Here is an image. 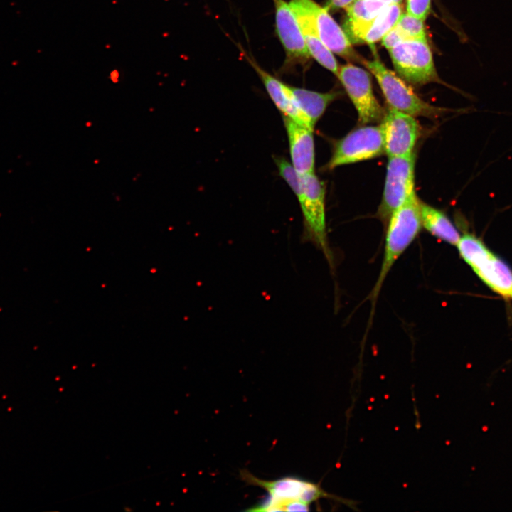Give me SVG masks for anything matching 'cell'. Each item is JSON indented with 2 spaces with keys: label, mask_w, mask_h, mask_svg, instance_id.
<instances>
[{
  "label": "cell",
  "mask_w": 512,
  "mask_h": 512,
  "mask_svg": "<svg viewBox=\"0 0 512 512\" xmlns=\"http://www.w3.org/2000/svg\"><path fill=\"white\" fill-rule=\"evenodd\" d=\"M388 5L370 0H355L347 6L344 31L350 41L362 43V38L375 17Z\"/></svg>",
  "instance_id": "obj_16"
},
{
  "label": "cell",
  "mask_w": 512,
  "mask_h": 512,
  "mask_svg": "<svg viewBox=\"0 0 512 512\" xmlns=\"http://www.w3.org/2000/svg\"><path fill=\"white\" fill-rule=\"evenodd\" d=\"M420 201L415 191L390 215L379 275L370 299L373 303L390 270L418 235L421 228Z\"/></svg>",
  "instance_id": "obj_3"
},
{
  "label": "cell",
  "mask_w": 512,
  "mask_h": 512,
  "mask_svg": "<svg viewBox=\"0 0 512 512\" xmlns=\"http://www.w3.org/2000/svg\"><path fill=\"white\" fill-rule=\"evenodd\" d=\"M383 153L381 126L361 127L336 142L326 168L332 170L339 166L370 159Z\"/></svg>",
  "instance_id": "obj_7"
},
{
  "label": "cell",
  "mask_w": 512,
  "mask_h": 512,
  "mask_svg": "<svg viewBox=\"0 0 512 512\" xmlns=\"http://www.w3.org/2000/svg\"><path fill=\"white\" fill-rule=\"evenodd\" d=\"M311 18L319 39L332 52L348 61L363 63L354 50L344 30L331 17L325 6L309 0Z\"/></svg>",
  "instance_id": "obj_12"
},
{
  "label": "cell",
  "mask_w": 512,
  "mask_h": 512,
  "mask_svg": "<svg viewBox=\"0 0 512 512\" xmlns=\"http://www.w3.org/2000/svg\"><path fill=\"white\" fill-rule=\"evenodd\" d=\"M289 87L297 106L314 127L329 105L339 95L338 92L324 93L290 85Z\"/></svg>",
  "instance_id": "obj_17"
},
{
  "label": "cell",
  "mask_w": 512,
  "mask_h": 512,
  "mask_svg": "<svg viewBox=\"0 0 512 512\" xmlns=\"http://www.w3.org/2000/svg\"><path fill=\"white\" fill-rule=\"evenodd\" d=\"M274 159L280 176L294 191L299 201L303 217L302 240L313 243L332 265L333 256L326 234L324 183L314 172L299 174L292 164L283 157H274Z\"/></svg>",
  "instance_id": "obj_1"
},
{
  "label": "cell",
  "mask_w": 512,
  "mask_h": 512,
  "mask_svg": "<svg viewBox=\"0 0 512 512\" xmlns=\"http://www.w3.org/2000/svg\"><path fill=\"white\" fill-rule=\"evenodd\" d=\"M336 77L353 104L360 123L368 124L383 119L384 110L373 94L371 78L366 70L346 63L339 65Z\"/></svg>",
  "instance_id": "obj_8"
},
{
  "label": "cell",
  "mask_w": 512,
  "mask_h": 512,
  "mask_svg": "<svg viewBox=\"0 0 512 512\" xmlns=\"http://www.w3.org/2000/svg\"><path fill=\"white\" fill-rule=\"evenodd\" d=\"M287 134L292 165L300 175L314 172L315 151L313 129L283 117Z\"/></svg>",
  "instance_id": "obj_13"
},
{
  "label": "cell",
  "mask_w": 512,
  "mask_h": 512,
  "mask_svg": "<svg viewBox=\"0 0 512 512\" xmlns=\"http://www.w3.org/2000/svg\"><path fill=\"white\" fill-rule=\"evenodd\" d=\"M373 1H378L383 3L386 5L393 4H401L402 0H370Z\"/></svg>",
  "instance_id": "obj_23"
},
{
  "label": "cell",
  "mask_w": 512,
  "mask_h": 512,
  "mask_svg": "<svg viewBox=\"0 0 512 512\" xmlns=\"http://www.w3.org/2000/svg\"><path fill=\"white\" fill-rule=\"evenodd\" d=\"M250 65L260 78L269 96L284 117L314 129L309 119L297 106L288 85L263 70L255 62L248 59Z\"/></svg>",
  "instance_id": "obj_15"
},
{
  "label": "cell",
  "mask_w": 512,
  "mask_h": 512,
  "mask_svg": "<svg viewBox=\"0 0 512 512\" xmlns=\"http://www.w3.org/2000/svg\"><path fill=\"white\" fill-rule=\"evenodd\" d=\"M457 247L462 259L491 290L512 299V270L475 235L464 234Z\"/></svg>",
  "instance_id": "obj_4"
},
{
  "label": "cell",
  "mask_w": 512,
  "mask_h": 512,
  "mask_svg": "<svg viewBox=\"0 0 512 512\" xmlns=\"http://www.w3.org/2000/svg\"><path fill=\"white\" fill-rule=\"evenodd\" d=\"M275 13L276 32L286 55L289 65L304 64L311 57L304 36L289 2L273 0Z\"/></svg>",
  "instance_id": "obj_11"
},
{
  "label": "cell",
  "mask_w": 512,
  "mask_h": 512,
  "mask_svg": "<svg viewBox=\"0 0 512 512\" xmlns=\"http://www.w3.org/2000/svg\"><path fill=\"white\" fill-rule=\"evenodd\" d=\"M362 64L375 76L389 107L413 117H435L439 109L422 100L400 77L378 58Z\"/></svg>",
  "instance_id": "obj_5"
},
{
  "label": "cell",
  "mask_w": 512,
  "mask_h": 512,
  "mask_svg": "<svg viewBox=\"0 0 512 512\" xmlns=\"http://www.w3.org/2000/svg\"><path fill=\"white\" fill-rule=\"evenodd\" d=\"M289 4L299 23L310 56L337 75L340 65L316 32L309 13V0H290Z\"/></svg>",
  "instance_id": "obj_14"
},
{
  "label": "cell",
  "mask_w": 512,
  "mask_h": 512,
  "mask_svg": "<svg viewBox=\"0 0 512 512\" xmlns=\"http://www.w3.org/2000/svg\"><path fill=\"white\" fill-rule=\"evenodd\" d=\"M422 226L436 238L457 245L460 235L449 220L441 210L420 201Z\"/></svg>",
  "instance_id": "obj_18"
},
{
  "label": "cell",
  "mask_w": 512,
  "mask_h": 512,
  "mask_svg": "<svg viewBox=\"0 0 512 512\" xmlns=\"http://www.w3.org/2000/svg\"><path fill=\"white\" fill-rule=\"evenodd\" d=\"M355 0H327L325 4L326 9L329 11L346 9Z\"/></svg>",
  "instance_id": "obj_22"
},
{
  "label": "cell",
  "mask_w": 512,
  "mask_h": 512,
  "mask_svg": "<svg viewBox=\"0 0 512 512\" xmlns=\"http://www.w3.org/2000/svg\"><path fill=\"white\" fill-rule=\"evenodd\" d=\"M414 152L405 156L388 157L382 201L378 215L383 220H389L392 213L415 192Z\"/></svg>",
  "instance_id": "obj_9"
},
{
  "label": "cell",
  "mask_w": 512,
  "mask_h": 512,
  "mask_svg": "<svg viewBox=\"0 0 512 512\" xmlns=\"http://www.w3.org/2000/svg\"><path fill=\"white\" fill-rule=\"evenodd\" d=\"M397 73L413 85L437 82L432 53L427 40H406L388 49Z\"/></svg>",
  "instance_id": "obj_6"
},
{
  "label": "cell",
  "mask_w": 512,
  "mask_h": 512,
  "mask_svg": "<svg viewBox=\"0 0 512 512\" xmlns=\"http://www.w3.org/2000/svg\"><path fill=\"white\" fill-rule=\"evenodd\" d=\"M240 478L247 484L265 489L268 497L249 508L251 511H306L310 505L321 498H331L345 503L352 508L353 501L326 492L319 484L302 479L286 476L272 481L260 479L246 469L240 472Z\"/></svg>",
  "instance_id": "obj_2"
},
{
  "label": "cell",
  "mask_w": 512,
  "mask_h": 512,
  "mask_svg": "<svg viewBox=\"0 0 512 512\" xmlns=\"http://www.w3.org/2000/svg\"><path fill=\"white\" fill-rule=\"evenodd\" d=\"M431 7V0H406L407 12L410 15L425 21Z\"/></svg>",
  "instance_id": "obj_21"
},
{
  "label": "cell",
  "mask_w": 512,
  "mask_h": 512,
  "mask_svg": "<svg viewBox=\"0 0 512 512\" xmlns=\"http://www.w3.org/2000/svg\"><path fill=\"white\" fill-rule=\"evenodd\" d=\"M385 153L388 157L405 156L413 153L420 135L414 117L389 107L380 124Z\"/></svg>",
  "instance_id": "obj_10"
},
{
  "label": "cell",
  "mask_w": 512,
  "mask_h": 512,
  "mask_svg": "<svg viewBox=\"0 0 512 512\" xmlns=\"http://www.w3.org/2000/svg\"><path fill=\"white\" fill-rule=\"evenodd\" d=\"M402 13V7L400 4L386 6L375 17L365 33L362 43L373 46L396 25Z\"/></svg>",
  "instance_id": "obj_20"
},
{
  "label": "cell",
  "mask_w": 512,
  "mask_h": 512,
  "mask_svg": "<svg viewBox=\"0 0 512 512\" xmlns=\"http://www.w3.org/2000/svg\"><path fill=\"white\" fill-rule=\"evenodd\" d=\"M415 39L427 40L424 21L406 12L401 14L396 25L381 41L388 50L401 41Z\"/></svg>",
  "instance_id": "obj_19"
}]
</instances>
